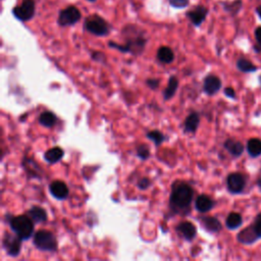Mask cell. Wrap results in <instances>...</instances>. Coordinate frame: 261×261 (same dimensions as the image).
I'll list each match as a JSON object with an SVG mask.
<instances>
[{
    "label": "cell",
    "mask_w": 261,
    "mask_h": 261,
    "mask_svg": "<svg viewBox=\"0 0 261 261\" xmlns=\"http://www.w3.org/2000/svg\"><path fill=\"white\" fill-rule=\"evenodd\" d=\"M140 28H138L135 25H128L124 28L123 33L127 38V43L125 45H118L114 42H109L108 45L111 48H115L121 52H130L132 54L138 55L141 54L147 40L143 37L142 33H140Z\"/></svg>",
    "instance_id": "obj_1"
},
{
    "label": "cell",
    "mask_w": 261,
    "mask_h": 261,
    "mask_svg": "<svg viewBox=\"0 0 261 261\" xmlns=\"http://www.w3.org/2000/svg\"><path fill=\"white\" fill-rule=\"evenodd\" d=\"M194 191L186 183H177L172 187L170 194V206L176 211H185L189 209L192 202Z\"/></svg>",
    "instance_id": "obj_2"
},
{
    "label": "cell",
    "mask_w": 261,
    "mask_h": 261,
    "mask_svg": "<svg viewBox=\"0 0 261 261\" xmlns=\"http://www.w3.org/2000/svg\"><path fill=\"white\" fill-rule=\"evenodd\" d=\"M84 29L92 35L98 37L106 36L109 34L110 27L102 16L94 13L87 16L84 22Z\"/></svg>",
    "instance_id": "obj_3"
},
{
    "label": "cell",
    "mask_w": 261,
    "mask_h": 261,
    "mask_svg": "<svg viewBox=\"0 0 261 261\" xmlns=\"http://www.w3.org/2000/svg\"><path fill=\"white\" fill-rule=\"evenodd\" d=\"M10 228L22 240H29L34 231V221L28 215H19L10 221Z\"/></svg>",
    "instance_id": "obj_4"
},
{
    "label": "cell",
    "mask_w": 261,
    "mask_h": 261,
    "mask_svg": "<svg viewBox=\"0 0 261 261\" xmlns=\"http://www.w3.org/2000/svg\"><path fill=\"white\" fill-rule=\"evenodd\" d=\"M36 12V0H22V2L12 8V14L21 22H29Z\"/></svg>",
    "instance_id": "obj_5"
},
{
    "label": "cell",
    "mask_w": 261,
    "mask_h": 261,
    "mask_svg": "<svg viewBox=\"0 0 261 261\" xmlns=\"http://www.w3.org/2000/svg\"><path fill=\"white\" fill-rule=\"evenodd\" d=\"M34 244L39 250L54 252L57 249V242L53 234L48 231H39L34 237Z\"/></svg>",
    "instance_id": "obj_6"
},
{
    "label": "cell",
    "mask_w": 261,
    "mask_h": 261,
    "mask_svg": "<svg viewBox=\"0 0 261 261\" xmlns=\"http://www.w3.org/2000/svg\"><path fill=\"white\" fill-rule=\"evenodd\" d=\"M82 19L80 9L75 5H69L59 11L57 24L60 27H69L79 23Z\"/></svg>",
    "instance_id": "obj_7"
},
{
    "label": "cell",
    "mask_w": 261,
    "mask_h": 261,
    "mask_svg": "<svg viewBox=\"0 0 261 261\" xmlns=\"http://www.w3.org/2000/svg\"><path fill=\"white\" fill-rule=\"evenodd\" d=\"M227 186L232 194H240L246 187V179L240 172L231 173L227 179Z\"/></svg>",
    "instance_id": "obj_8"
},
{
    "label": "cell",
    "mask_w": 261,
    "mask_h": 261,
    "mask_svg": "<svg viewBox=\"0 0 261 261\" xmlns=\"http://www.w3.org/2000/svg\"><path fill=\"white\" fill-rule=\"evenodd\" d=\"M208 12H209V10H208V8L206 6L197 5L194 8L189 10L186 13V16L195 27H200L202 25V23L206 20Z\"/></svg>",
    "instance_id": "obj_9"
},
{
    "label": "cell",
    "mask_w": 261,
    "mask_h": 261,
    "mask_svg": "<svg viewBox=\"0 0 261 261\" xmlns=\"http://www.w3.org/2000/svg\"><path fill=\"white\" fill-rule=\"evenodd\" d=\"M3 247L8 255L17 256L22 248V239L17 235H5L3 239Z\"/></svg>",
    "instance_id": "obj_10"
},
{
    "label": "cell",
    "mask_w": 261,
    "mask_h": 261,
    "mask_svg": "<svg viewBox=\"0 0 261 261\" xmlns=\"http://www.w3.org/2000/svg\"><path fill=\"white\" fill-rule=\"evenodd\" d=\"M237 239L240 243H242V244L244 245H252L254 244V243L259 239L257 233L255 232L254 230V227L253 224L249 225V227L245 228L244 230H242L238 236H237Z\"/></svg>",
    "instance_id": "obj_11"
},
{
    "label": "cell",
    "mask_w": 261,
    "mask_h": 261,
    "mask_svg": "<svg viewBox=\"0 0 261 261\" xmlns=\"http://www.w3.org/2000/svg\"><path fill=\"white\" fill-rule=\"evenodd\" d=\"M220 88H221V81L218 77L210 75L205 78L203 84V90L206 94L214 95L220 90Z\"/></svg>",
    "instance_id": "obj_12"
},
{
    "label": "cell",
    "mask_w": 261,
    "mask_h": 261,
    "mask_svg": "<svg viewBox=\"0 0 261 261\" xmlns=\"http://www.w3.org/2000/svg\"><path fill=\"white\" fill-rule=\"evenodd\" d=\"M49 190L51 195L56 199L62 200L68 196V188L61 181H54L53 183H51Z\"/></svg>",
    "instance_id": "obj_13"
},
{
    "label": "cell",
    "mask_w": 261,
    "mask_h": 261,
    "mask_svg": "<svg viewBox=\"0 0 261 261\" xmlns=\"http://www.w3.org/2000/svg\"><path fill=\"white\" fill-rule=\"evenodd\" d=\"M223 146L234 157H240L244 152V145L237 140H234V139H228Z\"/></svg>",
    "instance_id": "obj_14"
},
{
    "label": "cell",
    "mask_w": 261,
    "mask_h": 261,
    "mask_svg": "<svg viewBox=\"0 0 261 261\" xmlns=\"http://www.w3.org/2000/svg\"><path fill=\"white\" fill-rule=\"evenodd\" d=\"M195 206H196V209L199 212L204 213V212H207L212 209L214 206V201L209 196L200 195L196 199Z\"/></svg>",
    "instance_id": "obj_15"
},
{
    "label": "cell",
    "mask_w": 261,
    "mask_h": 261,
    "mask_svg": "<svg viewBox=\"0 0 261 261\" xmlns=\"http://www.w3.org/2000/svg\"><path fill=\"white\" fill-rule=\"evenodd\" d=\"M201 223L203 227L205 228L206 231L210 232V233H217L221 230L222 225L220 221L212 216H206L201 219Z\"/></svg>",
    "instance_id": "obj_16"
},
{
    "label": "cell",
    "mask_w": 261,
    "mask_h": 261,
    "mask_svg": "<svg viewBox=\"0 0 261 261\" xmlns=\"http://www.w3.org/2000/svg\"><path fill=\"white\" fill-rule=\"evenodd\" d=\"M178 231L185 237L187 240H193L196 236V228L193 223L189 221L182 222L178 225Z\"/></svg>",
    "instance_id": "obj_17"
},
{
    "label": "cell",
    "mask_w": 261,
    "mask_h": 261,
    "mask_svg": "<svg viewBox=\"0 0 261 261\" xmlns=\"http://www.w3.org/2000/svg\"><path fill=\"white\" fill-rule=\"evenodd\" d=\"M28 216L34 221V222H43L47 219L46 211L43 208L39 206H33L31 209L28 211Z\"/></svg>",
    "instance_id": "obj_18"
},
{
    "label": "cell",
    "mask_w": 261,
    "mask_h": 261,
    "mask_svg": "<svg viewBox=\"0 0 261 261\" xmlns=\"http://www.w3.org/2000/svg\"><path fill=\"white\" fill-rule=\"evenodd\" d=\"M200 123V117L199 114L196 112L191 113L185 121V131L189 133H195L196 130L198 129Z\"/></svg>",
    "instance_id": "obj_19"
},
{
    "label": "cell",
    "mask_w": 261,
    "mask_h": 261,
    "mask_svg": "<svg viewBox=\"0 0 261 261\" xmlns=\"http://www.w3.org/2000/svg\"><path fill=\"white\" fill-rule=\"evenodd\" d=\"M63 157V150L59 147H53L46 151L44 158L49 163H55Z\"/></svg>",
    "instance_id": "obj_20"
},
{
    "label": "cell",
    "mask_w": 261,
    "mask_h": 261,
    "mask_svg": "<svg viewBox=\"0 0 261 261\" xmlns=\"http://www.w3.org/2000/svg\"><path fill=\"white\" fill-rule=\"evenodd\" d=\"M247 151L251 157L255 158L261 155V140L258 138H252L247 142Z\"/></svg>",
    "instance_id": "obj_21"
},
{
    "label": "cell",
    "mask_w": 261,
    "mask_h": 261,
    "mask_svg": "<svg viewBox=\"0 0 261 261\" xmlns=\"http://www.w3.org/2000/svg\"><path fill=\"white\" fill-rule=\"evenodd\" d=\"M243 7L242 0H233L230 2H222V8L225 12L230 13L233 16H236Z\"/></svg>",
    "instance_id": "obj_22"
},
{
    "label": "cell",
    "mask_w": 261,
    "mask_h": 261,
    "mask_svg": "<svg viewBox=\"0 0 261 261\" xmlns=\"http://www.w3.org/2000/svg\"><path fill=\"white\" fill-rule=\"evenodd\" d=\"M157 58L163 63H170L175 59V53L172 49L167 46H162L157 51Z\"/></svg>",
    "instance_id": "obj_23"
},
{
    "label": "cell",
    "mask_w": 261,
    "mask_h": 261,
    "mask_svg": "<svg viewBox=\"0 0 261 261\" xmlns=\"http://www.w3.org/2000/svg\"><path fill=\"white\" fill-rule=\"evenodd\" d=\"M243 223V218L242 215L237 213V212H232L229 214L227 217V220H225V225L229 230H236L239 227H241Z\"/></svg>",
    "instance_id": "obj_24"
},
{
    "label": "cell",
    "mask_w": 261,
    "mask_h": 261,
    "mask_svg": "<svg viewBox=\"0 0 261 261\" xmlns=\"http://www.w3.org/2000/svg\"><path fill=\"white\" fill-rule=\"evenodd\" d=\"M179 87V82L176 77H170L168 81V85L166 87V89L163 92V97L165 100H169L173 97V95L176 94L177 89Z\"/></svg>",
    "instance_id": "obj_25"
},
{
    "label": "cell",
    "mask_w": 261,
    "mask_h": 261,
    "mask_svg": "<svg viewBox=\"0 0 261 261\" xmlns=\"http://www.w3.org/2000/svg\"><path fill=\"white\" fill-rule=\"evenodd\" d=\"M237 67L242 73H253L257 71V66L246 58H239L237 61Z\"/></svg>",
    "instance_id": "obj_26"
},
{
    "label": "cell",
    "mask_w": 261,
    "mask_h": 261,
    "mask_svg": "<svg viewBox=\"0 0 261 261\" xmlns=\"http://www.w3.org/2000/svg\"><path fill=\"white\" fill-rule=\"evenodd\" d=\"M56 120H57V117L50 111L43 112L39 117V123L46 128L53 127L56 123Z\"/></svg>",
    "instance_id": "obj_27"
},
{
    "label": "cell",
    "mask_w": 261,
    "mask_h": 261,
    "mask_svg": "<svg viewBox=\"0 0 261 261\" xmlns=\"http://www.w3.org/2000/svg\"><path fill=\"white\" fill-rule=\"evenodd\" d=\"M147 137L150 139L151 141H153L156 145H160L163 140H164V136L158 132V131H152L147 134Z\"/></svg>",
    "instance_id": "obj_28"
},
{
    "label": "cell",
    "mask_w": 261,
    "mask_h": 261,
    "mask_svg": "<svg viewBox=\"0 0 261 261\" xmlns=\"http://www.w3.org/2000/svg\"><path fill=\"white\" fill-rule=\"evenodd\" d=\"M137 155L141 159H147L149 157V155H150V150H149L148 146H146L144 144L138 146V148H137Z\"/></svg>",
    "instance_id": "obj_29"
},
{
    "label": "cell",
    "mask_w": 261,
    "mask_h": 261,
    "mask_svg": "<svg viewBox=\"0 0 261 261\" xmlns=\"http://www.w3.org/2000/svg\"><path fill=\"white\" fill-rule=\"evenodd\" d=\"M169 5L173 8H186L190 4V0H168Z\"/></svg>",
    "instance_id": "obj_30"
},
{
    "label": "cell",
    "mask_w": 261,
    "mask_h": 261,
    "mask_svg": "<svg viewBox=\"0 0 261 261\" xmlns=\"http://www.w3.org/2000/svg\"><path fill=\"white\" fill-rule=\"evenodd\" d=\"M254 35H255V40L257 43L255 46V50L257 52H261V27H257L255 29Z\"/></svg>",
    "instance_id": "obj_31"
},
{
    "label": "cell",
    "mask_w": 261,
    "mask_h": 261,
    "mask_svg": "<svg viewBox=\"0 0 261 261\" xmlns=\"http://www.w3.org/2000/svg\"><path fill=\"white\" fill-rule=\"evenodd\" d=\"M253 227H254V230L257 233L259 239H261V212L256 215L254 222H253Z\"/></svg>",
    "instance_id": "obj_32"
},
{
    "label": "cell",
    "mask_w": 261,
    "mask_h": 261,
    "mask_svg": "<svg viewBox=\"0 0 261 261\" xmlns=\"http://www.w3.org/2000/svg\"><path fill=\"white\" fill-rule=\"evenodd\" d=\"M149 186H150V181H149V179H146V178L140 180V182L138 183V187L142 190L147 189Z\"/></svg>",
    "instance_id": "obj_33"
},
{
    "label": "cell",
    "mask_w": 261,
    "mask_h": 261,
    "mask_svg": "<svg viewBox=\"0 0 261 261\" xmlns=\"http://www.w3.org/2000/svg\"><path fill=\"white\" fill-rule=\"evenodd\" d=\"M147 85L150 87L151 89H156L159 86V80L149 79V80H147Z\"/></svg>",
    "instance_id": "obj_34"
},
{
    "label": "cell",
    "mask_w": 261,
    "mask_h": 261,
    "mask_svg": "<svg viewBox=\"0 0 261 261\" xmlns=\"http://www.w3.org/2000/svg\"><path fill=\"white\" fill-rule=\"evenodd\" d=\"M224 94L225 96H228L229 98H232V99H235L236 98V92L233 88H231V87H228V88L224 89Z\"/></svg>",
    "instance_id": "obj_35"
},
{
    "label": "cell",
    "mask_w": 261,
    "mask_h": 261,
    "mask_svg": "<svg viewBox=\"0 0 261 261\" xmlns=\"http://www.w3.org/2000/svg\"><path fill=\"white\" fill-rule=\"evenodd\" d=\"M255 11H256V14L259 16V19L261 20V5L257 6L256 9H255Z\"/></svg>",
    "instance_id": "obj_36"
},
{
    "label": "cell",
    "mask_w": 261,
    "mask_h": 261,
    "mask_svg": "<svg viewBox=\"0 0 261 261\" xmlns=\"http://www.w3.org/2000/svg\"><path fill=\"white\" fill-rule=\"evenodd\" d=\"M257 185H258V187L261 189V173H260V176H259L258 179H257Z\"/></svg>",
    "instance_id": "obj_37"
},
{
    "label": "cell",
    "mask_w": 261,
    "mask_h": 261,
    "mask_svg": "<svg viewBox=\"0 0 261 261\" xmlns=\"http://www.w3.org/2000/svg\"><path fill=\"white\" fill-rule=\"evenodd\" d=\"M87 1H89V2H95L96 0H87Z\"/></svg>",
    "instance_id": "obj_38"
},
{
    "label": "cell",
    "mask_w": 261,
    "mask_h": 261,
    "mask_svg": "<svg viewBox=\"0 0 261 261\" xmlns=\"http://www.w3.org/2000/svg\"><path fill=\"white\" fill-rule=\"evenodd\" d=\"M260 82H261V77H260Z\"/></svg>",
    "instance_id": "obj_39"
}]
</instances>
